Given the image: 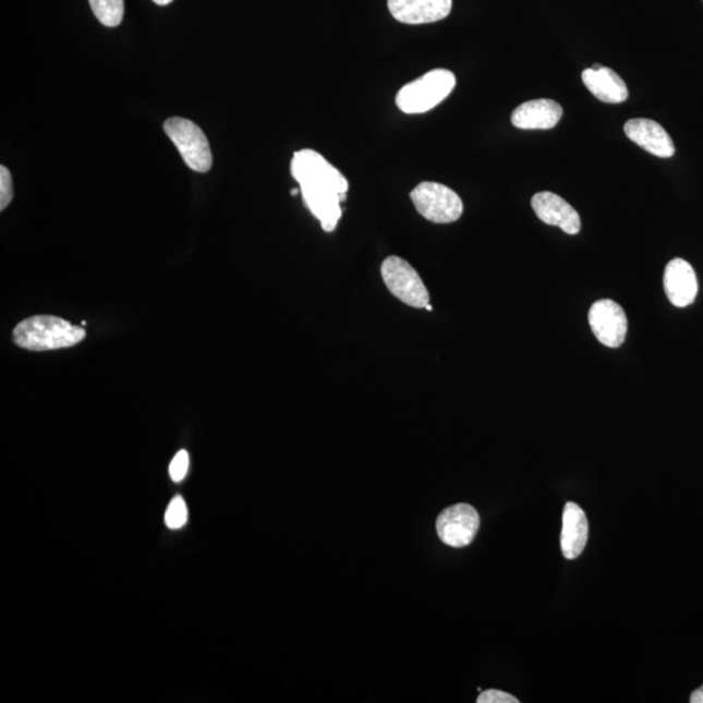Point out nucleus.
<instances>
[{
    "mask_svg": "<svg viewBox=\"0 0 703 703\" xmlns=\"http://www.w3.org/2000/svg\"><path fill=\"white\" fill-rule=\"evenodd\" d=\"M291 173L300 185L307 209L319 220L324 231L337 229L341 204L350 187L343 173L312 149L294 153Z\"/></svg>",
    "mask_w": 703,
    "mask_h": 703,
    "instance_id": "1",
    "label": "nucleus"
},
{
    "mask_svg": "<svg viewBox=\"0 0 703 703\" xmlns=\"http://www.w3.org/2000/svg\"><path fill=\"white\" fill-rule=\"evenodd\" d=\"M85 337L84 328L52 316L26 318L13 330L15 344L33 352L73 347L82 343Z\"/></svg>",
    "mask_w": 703,
    "mask_h": 703,
    "instance_id": "2",
    "label": "nucleus"
},
{
    "mask_svg": "<svg viewBox=\"0 0 703 703\" xmlns=\"http://www.w3.org/2000/svg\"><path fill=\"white\" fill-rule=\"evenodd\" d=\"M454 86L453 72L444 69L427 72L399 90L397 106L405 113L431 111L450 96Z\"/></svg>",
    "mask_w": 703,
    "mask_h": 703,
    "instance_id": "3",
    "label": "nucleus"
},
{
    "mask_svg": "<svg viewBox=\"0 0 703 703\" xmlns=\"http://www.w3.org/2000/svg\"><path fill=\"white\" fill-rule=\"evenodd\" d=\"M411 199L420 216L433 223H452L463 216V201L457 192L444 184L420 183L411 192Z\"/></svg>",
    "mask_w": 703,
    "mask_h": 703,
    "instance_id": "4",
    "label": "nucleus"
},
{
    "mask_svg": "<svg viewBox=\"0 0 703 703\" xmlns=\"http://www.w3.org/2000/svg\"><path fill=\"white\" fill-rule=\"evenodd\" d=\"M166 135L178 147L180 156L190 169L207 172L213 166V154L209 141L203 130L191 120L171 118L165 123Z\"/></svg>",
    "mask_w": 703,
    "mask_h": 703,
    "instance_id": "5",
    "label": "nucleus"
},
{
    "mask_svg": "<svg viewBox=\"0 0 703 703\" xmlns=\"http://www.w3.org/2000/svg\"><path fill=\"white\" fill-rule=\"evenodd\" d=\"M381 279L388 291L407 305L425 310L431 304V294L414 267L405 259L391 256L380 266Z\"/></svg>",
    "mask_w": 703,
    "mask_h": 703,
    "instance_id": "6",
    "label": "nucleus"
},
{
    "mask_svg": "<svg viewBox=\"0 0 703 703\" xmlns=\"http://www.w3.org/2000/svg\"><path fill=\"white\" fill-rule=\"evenodd\" d=\"M480 529V514L472 506L460 504L438 516L437 532L444 544L461 548L471 545Z\"/></svg>",
    "mask_w": 703,
    "mask_h": 703,
    "instance_id": "7",
    "label": "nucleus"
},
{
    "mask_svg": "<svg viewBox=\"0 0 703 703\" xmlns=\"http://www.w3.org/2000/svg\"><path fill=\"white\" fill-rule=\"evenodd\" d=\"M589 325L602 344L618 348L625 343L628 320L625 310L613 300L604 299L594 303L589 311Z\"/></svg>",
    "mask_w": 703,
    "mask_h": 703,
    "instance_id": "8",
    "label": "nucleus"
},
{
    "mask_svg": "<svg viewBox=\"0 0 703 703\" xmlns=\"http://www.w3.org/2000/svg\"><path fill=\"white\" fill-rule=\"evenodd\" d=\"M387 4L395 20L410 25L440 22L452 10V0H388Z\"/></svg>",
    "mask_w": 703,
    "mask_h": 703,
    "instance_id": "9",
    "label": "nucleus"
},
{
    "mask_svg": "<svg viewBox=\"0 0 703 703\" xmlns=\"http://www.w3.org/2000/svg\"><path fill=\"white\" fill-rule=\"evenodd\" d=\"M532 206L542 222L548 226H557L568 234H578L581 230L579 213L558 194L541 192L535 194Z\"/></svg>",
    "mask_w": 703,
    "mask_h": 703,
    "instance_id": "10",
    "label": "nucleus"
},
{
    "mask_svg": "<svg viewBox=\"0 0 703 703\" xmlns=\"http://www.w3.org/2000/svg\"><path fill=\"white\" fill-rule=\"evenodd\" d=\"M625 132L629 140L638 144L646 151L659 158H671L675 154V145L667 131L651 119H631L625 125Z\"/></svg>",
    "mask_w": 703,
    "mask_h": 703,
    "instance_id": "11",
    "label": "nucleus"
},
{
    "mask_svg": "<svg viewBox=\"0 0 703 703\" xmlns=\"http://www.w3.org/2000/svg\"><path fill=\"white\" fill-rule=\"evenodd\" d=\"M665 290L671 304L686 307L694 303L699 293V281L691 264L675 258L666 266Z\"/></svg>",
    "mask_w": 703,
    "mask_h": 703,
    "instance_id": "12",
    "label": "nucleus"
},
{
    "mask_svg": "<svg viewBox=\"0 0 703 703\" xmlns=\"http://www.w3.org/2000/svg\"><path fill=\"white\" fill-rule=\"evenodd\" d=\"M562 107L553 99H534L512 112L511 122L520 130H552L560 122Z\"/></svg>",
    "mask_w": 703,
    "mask_h": 703,
    "instance_id": "13",
    "label": "nucleus"
},
{
    "mask_svg": "<svg viewBox=\"0 0 703 703\" xmlns=\"http://www.w3.org/2000/svg\"><path fill=\"white\" fill-rule=\"evenodd\" d=\"M589 538V522L582 508L568 501L562 512L560 548L568 560H574L585 550Z\"/></svg>",
    "mask_w": 703,
    "mask_h": 703,
    "instance_id": "14",
    "label": "nucleus"
},
{
    "mask_svg": "<svg viewBox=\"0 0 703 703\" xmlns=\"http://www.w3.org/2000/svg\"><path fill=\"white\" fill-rule=\"evenodd\" d=\"M581 77L589 92L602 100V102H626L628 88L625 80L611 69H607V66L601 64H594L592 69L582 72Z\"/></svg>",
    "mask_w": 703,
    "mask_h": 703,
    "instance_id": "15",
    "label": "nucleus"
},
{
    "mask_svg": "<svg viewBox=\"0 0 703 703\" xmlns=\"http://www.w3.org/2000/svg\"><path fill=\"white\" fill-rule=\"evenodd\" d=\"M92 11L100 24L116 28L122 24L124 0H89Z\"/></svg>",
    "mask_w": 703,
    "mask_h": 703,
    "instance_id": "16",
    "label": "nucleus"
},
{
    "mask_svg": "<svg viewBox=\"0 0 703 703\" xmlns=\"http://www.w3.org/2000/svg\"><path fill=\"white\" fill-rule=\"evenodd\" d=\"M186 520L187 510L184 499L182 497L173 498L169 507H167L165 516L167 528L172 529V531H178V529L186 524Z\"/></svg>",
    "mask_w": 703,
    "mask_h": 703,
    "instance_id": "17",
    "label": "nucleus"
},
{
    "mask_svg": "<svg viewBox=\"0 0 703 703\" xmlns=\"http://www.w3.org/2000/svg\"><path fill=\"white\" fill-rule=\"evenodd\" d=\"M13 198V186L10 170L5 166L0 167V210H4Z\"/></svg>",
    "mask_w": 703,
    "mask_h": 703,
    "instance_id": "18",
    "label": "nucleus"
},
{
    "mask_svg": "<svg viewBox=\"0 0 703 703\" xmlns=\"http://www.w3.org/2000/svg\"><path fill=\"white\" fill-rule=\"evenodd\" d=\"M190 468V454L185 450L179 451L170 464V475L173 482H182Z\"/></svg>",
    "mask_w": 703,
    "mask_h": 703,
    "instance_id": "19",
    "label": "nucleus"
},
{
    "mask_svg": "<svg viewBox=\"0 0 703 703\" xmlns=\"http://www.w3.org/2000/svg\"><path fill=\"white\" fill-rule=\"evenodd\" d=\"M478 703H519V700L513 695L506 692L498 691V689H488L482 692L477 699Z\"/></svg>",
    "mask_w": 703,
    "mask_h": 703,
    "instance_id": "20",
    "label": "nucleus"
},
{
    "mask_svg": "<svg viewBox=\"0 0 703 703\" xmlns=\"http://www.w3.org/2000/svg\"><path fill=\"white\" fill-rule=\"evenodd\" d=\"M692 703H703V686L694 691L691 695Z\"/></svg>",
    "mask_w": 703,
    "mask_h": 703,
    "instance_id": "21",
    "label": "nucleus"
},
{
    "mask_svg": "<svg viewBox=\"0 0 703 703\" xmlns=\"http://www.w3.org/2000/svg\"><path fill=\"white\" fill-rule=\"evenodd\" d=\"M154 3L158 5H167L173 2V0H153Z\"/></svg>",
    "mask_w": 703,
    "mask_h": 703,
    "instance_id": "22",
    "label": "nucleus"
},
{
    "mask_svg": "<svg viewBox=\"0 0 703 703\" xmlns=\"http://www.w3.org/2000/svg\"><path fill=\"white\" fill-rule=\"evenodd\" d=\"M425 310H427L428 312H432L433 307H432V305H431V304H428V305L425 307Z\"/></svg>",
    "mask_w": 703,
    "mask_h": 703,
    "instance_id": "23",
    "label": "nucleus"
}]
</instances>
